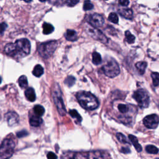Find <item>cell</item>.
I'll return each instance as SVG.
<instances>
[{
  "label": "cell",
  "instance_id": "obj_1",
  "mask_svg": "<svg viewBox=\"0 0 159 159\" xmlns=\"http://www.w3.org/2000/svg\"><path fill=\"white\" fill-rule=\"evenodd\" d=\"M30 52V43L28 39H21L15 43L8 44L4 47V52L13 58L21 59L28 55Z\"/></svg>",
  "mask_w": 159,
  "mask_h": 159
},
{
  "label": "cell",
  "instance_id": "obj_2",
  "mask_svg": "<svg viewBox=\"0 0 159 159\" xmlns=\"http://www.w3.org/2000/svg\"><path fill=\"white\" fill-rule=\"evenodd\" d=\"M77 98L80 104L84 109L93 110L99 106V101L98 99L90 92H79L77 95Z\"/></svg>",
  "mask_w": 159,
  "mask_h": 159
},
{
  "label": "cell",
  "instance_id": "obj_3",
  "mask_svg": "<svg viewBox=\"0 0 159 159\" xmlns=\"http://www.w3.org/2000/svg\"><path fill=\"white\" fill-rule=\"evenodd\" d=\"M52 97L59 113L61 116L65 115L67 111H66L65 106L62 98V94L60 88L57 83L55 84L54 89L52 90Z\"/></svg>",
  "mask_w": 159,
  "mask_h": 159
},
{
  "label": "cell",
  "instance_id": "obj_4",
  "mask_svg": "<svg viewBox=\"0 0 159 159\" xmlns=\"http://www.w3.org/2000/svg\"><path fill=\"white\" fill-rule=\"evenodd\" d=\"M58 46V42L56 41H50L39 44L38 52L42 58L48 59L51 57Z\"/></svg>",
  "mask_w": 159,
  "mask_h": 159
},
{
  "label": "cell",
  "instance_id": "obj_5",
  "mask_svg": "<svg viewBox=\"0 0 159 159\" xmlns=\"http://www.w3.org/2000/svg\"><path fill=\"white\" fill-rule=\"evenodd\" d=\"M101 70L107 77L109 78H114L120 73V68L117 62L111 59L108 60L102 67Z\"/></svg>",
  "mask_w": 159,
  "mask_h": 159
},
{
  "label": "cell",
  "instance_id": "obj_6",
  "mask_svg": "<svg viewBox=\"0 0 159 159\" xmlns=\"http://www.w3.org/2000/svg\"><path fill=\"white\" fill-rule=\"evenodd\" d=\"M15 143L10 139H4L0 149V159H9L14 153Z\"/></svg>",
  "mask_w": 159,
  "mask_h": 159
},
{
  "label": "cell",
  "instance_id": "obj_7",
  "mask_svg": "<svg viewBox=\"0 0 159 159\" xmlns=\"http://www.w3.org/2000/svg\"><path fill=\"white\" fill-rule=\"evenodd\" d=\"M133 98L137 101L141 108H147L150 103V98L148 93L144 89H139L135 91L133 95Z\"/></svg>",
  "mask_w": 159,
  "mask_h": 159
},
{
  "label": "cell",
  "instance_id": "obj_8",
  "mask_svg": "<svg viewBox=\"0 0 159 159\" xmlns=\"http://www.w3.org/2000/svg\"><path fill=\"white\" fill-rule=\"evenodd\" d=\"M85 30L86 33L96 41H100L101 42L106 44L108 41V38L99 29L93 27L91 25L88 24L85 26Z\"/></svg>",
  "mask_w": 159,
  "mask_h": 159
},
{
  "label": "cell",
  "instance_id": "obj_9",
  "mask_svg": "<svg viewBox=\"0 0 159 159\" xmlns=\"http://www.w3.org/2000/svg\"><path fill=\"white\" fill-rule=\"evenodd\" d=\"M87 21L90 25L94 28L102 27L104 24V19L102 15L98 13L89 15L87 17Z\"/></svg>",
  "mask_w": 159,
  "mask_h": 159
},
{
  "label": "cell",
  "instance_id": "obj_10",
  "mask_svg": "<svg viewBox=\"0 0 159 159\" xmlns=\"http://www.w3.org/2000/svg\"><path fill=\"white\" fill-rule=\"evenodd\" d=\"M143 123L144 126L149 129H156L159 124V117L157 114H151L145 117Z\"/></svg>",
  "mask_w": 159,
  "mask_h": 159
},
{
  "label": "cell",
  "instance_id": "obj_11",
  "mask_svg": "<svg viewBox=\"0 0 159 159\" xmlns=\"http://www.w3.org/2000/svg\"><path fill=\"white\" fill-rule=\"evenodd\" d=\"M4 119L8 122V125L10 126H14L16 125L19 122V116L14 111H10L4 115Z\"/></svg>",
  "mask_w": 159,
  "mask_h": 159
},
{
  "label": "cell",
  "instance_id": "obj_12",
  "mask_svg": "<svg viewBox=\"0 0 159 159\" xmlns=\"http://www.w3.org/2000/svg\"><path fill=\"white\" fill-rule=\"evenodd\" d=\"M119 14L122 17H124L127 19H132L133 18V12L131 9L129 8H122L119 9L118 10Z\"/></svg>",
  "mask_w": 159,
  "mask_h": 159
},
{
  "label": "cell",
  "instance_id": "obj_13",
  "mask_svg": "<svg viewBox=\"0 0 159 159\" xmlns=\"http://www.w3.org/2000/svg\"><path fill=\"white\" fill-rule=\"evenodd\" d=\"M65 37L70 41H76L78 39L77 33L75 30L72 29H68L65 34Z\"/></svg>",
  "mask_w": 159,
  "mask_h": 159
},
{
  "label": "cell",
  "instance_id": "obj_14",
  "mask_svg": "<svg viewBox=\"0 0 159 159\" xmlns=\"http://www.w3.org/2000/svg\"><path fill=\"white\" fill-rule=\"evenodd\" d=\"M25 96L26 99L30 102H34V101L36 99V93L32 88H29L25 91Z\"/></svg>",
  "mask_w": 159,
  "mask_h": 159
},
{
  "label": "cell",
  "instance_id": "obj_15",
  "mask_svg": "<svg viewBox=\"0 0 159 159\" xmlns=\"http://www.w3.org/2000/svg\"><path fill=\"white\" fill-rule=\"evenodd\" d=\"M43 121L41 117H39L37 116H33L30 117L29 119V123L30 126L33 127H39L42 124Z\"/></svg>",
  "mask_w": 159,
  "mask_h": 159
},
{
  "label": "cell",
  "instance_id": "obj_16",
  "mask_svg": "<svg viewBox=\"0 0 159 159\" xmlns=\"http://www.w3.org/2000/svg\"><path fill=\"white\" fill-rule=\"evenodd\" d=\"M129 139L131 140L132 144H133L137 151H138V152H140L141 151H142V146H141V145L139 144V143L138 142V139H137L135 136L130 134L129 135Z\"/></svg>",
  "mask_w": 159,
  "mask_h": 159
},
{
  "label": "cell",
  "instance_id": "obj_17",
  "mask_svg": "<svg viewBox=\"0 0 159 159\" xmlns=\"http://www.w3.org/2000/svg\"><path fill=\"white\" fill-rule=\"evenodd\" d=\"M42 28H43V34L45 35H48L52 33L54 30V28L52 24L47 23H44L42 25Z\"/></svg>",
  "mask_w": 159,
  "mask_h": 159
},
{
  "label": "cell",
  "instance_id": "obj_18",
  "mask_svg": "<svg viewBox=\"0 0 159 159\" xmlns=\"http://www.w3.org/2000/svg\"><path fill=\"white\" fill-rule=\"evenodd\" d=\"M147 67V64L145 62H139L135 64V67L138 69L140 75H143L145 73Z\"/></svg>",
  "mask_w": 159,
  "mask_h": 159
},
{
  "label": "cell",
  "instance_id": "obj_19",
  "mask_svg": "<svg viewBox=\"0 0 159 159\" xmlns=\"http://www.w3.org/2000/svg\"><path fill=\"white\" fill-rule=\"evenodd\" d=\"M44 68L41 65H37L35 66L32 71V74L35 77H41L44 73Z\"/></svg>",
  "mask_w": 159,
  "mask_h": 159
},
{
  "label": "cell",
  "instance_id": "obj_20",
  "mask_svg": "<svg viewBox=\"0 0 159 159\" xmlns=\"http://www.w3.org/2000/svg\"><path fill=\"white\" fill-rule=\"evenodd\" d=\"M92 62L95 65H100L102 62V58L99 53L94 52L92 55Z\"/></svg>",
  "mask_w": 159,
  "mask_h": 159
},
{
  "label": "cell",
  "instance_id": "obj_21",
  "mask_svg": "<svg viewBox=\"0 0 159 159\" xmlns=\"http://www.w3.org/2000/svg\"><path fill=\"white\" fill-rule=\"evenodd\" d=\"M34 111L35 114H36V116L41 117L45 113V109H44L42 106L37 104L34 107Z\"/></svg>",
  "mask_w": 159,
  "mask_h": 159
},
{
  "label": "cell",
  "instance_id": "obj_22",
  "mask_svg": "<svg viewBox=\"0 0 159 159\" xmlns=\"http://www.w3.org/2000/svg\"><path fill=\"white\" fill-rule=\"evenodd\" d=\"M69 113L73 119H75V120L78 122H81L82 121V118L81 116L80 115V114L78 113L76 109H71L69 111Z\"/></svg>",
  "mask_w": 159,
  "mask_h": 159
},
{
  "label": "cell",
  "instance_id": "obj_23",
  "mask_svg": "<svg viewBox=\"0 0 159 159\" xmlns=\"http://www.w3.org/2000/svg\"><path fill=\"white\" fill-rule=\"evenodd\" d=\"M19 85L21 88H25L28 85V78L25 75H22L19 78L18 80Z\"/></svg>",
  "mask_w": 159,
  "mask_h": 159
},
{
  "label": "cell",
  "instance_id": "obj_24",
  "mask_svg": "<svg viewBox=\"0 0 159 159\" xmlns=\"http://www.w3.org/2000/svg\"><path fill=\"white\" fill-rule=\"evenodd\" d=\"M125 36H126V41L129 44H133L135 42V37L134 35H132L131 33L129 30H127V31H126Z\"/></svg>",
  "mask_w": 159,
  "mask_h": 159
},
{
  "label": "cell",
  "instance_id": "obj_25",
  "mask_svg": "<svg viewBox=\"0 0 159 159\" xmlns=\"http://www.w3.org/2000/svg\"><path fill=\"white\" fill-rule=\"evenodd\" d=\"M75 82H76V79L74 77L68 76V77H67V78L65 80L64 83L67 86L72 87V86H73Z\"/></svg>",
  "mask_w": 159,
  "mask_h": 159
},
{
  "label": "cell",
  "instance_id": "obj_26",
  "mask_svg": "<svg viewBox=\"0 0 159 159\" xmlns=\"http://www.w3.org/2000/svg\"><path fill=\"white\" fill-rule=\"evenodd\" d=\"M145 151L149 153L157 154L158 152V149L153 145H148L145 147Z\"/></svg>",
  "mask_w": 159,
  "mask_h": 159
},
{
  "label": "cell",
  "instance_id": "obj_27",
  "mask_svg": "<svg viewBox=\"0 0 159 159\" xmlns=\"http://www.w3.org/2000/svg\"><path fill=\"white\" fill-rule=\"evenodd\" d=\"M151 77L153 81V85L154 86H159V73L153 72L151 73Z\"/></svg>",
  "mask_w": 159,
  "mask_h": 159
},
{
  "label": "cell",
  "instance_id": "obj_28",
  "mask_svg": "<svg viewBox=\"0 0 159 159\" xmlns=\"http://www.w3.org/2000/svg\"><path fill=\"white\" fill-rule=\"evenodd\" d=\"M116 138L119 142L122 143V144H129V142L128 141L127 139L126 138V137L124 134H122V133H117Z\"/></svg>",
  "mask_w": 159,
  "mask_h": 159
},
{
  "label": "cell",
  "instance_id": "obj_29",
  "mask_svg": "<svg viewBox=\"0 0 159 159\" xmlns=\"http://www.w3.org/2000/svg\"><path fill=\"white\" fill-rule=\"evenodd\" d=\"M108 19L110 22L114 24H118L119 21V18L118 15L115 12H111L108 16Z\"/></svg>",
  "mask_w": 159,
  "mask_h": 159
},
{
  "label": "cell",
  "instance_id": "obj_30",
  "mask_svg": "<svg viewBox=\"0 0 159 159\" xmlns=\"http://www.w3.org/2000/svg\"><path fill=\"white\" fill-rule=\"evenodd\" d=\"M118 109L120 113L122 114H125L127 113L128 111H129V106L127 105L124 104H119L118 105Z\"/></svg>",
  "mask_w": 159,
  "mask_h": 159
},
{
  "label": "cell",
  "instance_id": "obj_31",
  "mask_svg": "<svg viewBox=\"0 0 159 159\" xmlns=\"http://www.w3.org/2000/svg\"><path fill=\"white\" fill-rule=\"evenodd\" d=\"M93 4L90 1H86L84 3V5H83V10L84 11H89L92 10L93 8Z\"/></svg>",
  "mask_w": 159,
  "mask_h": 159
},
{
  "label": "cell",
  "instance_id": "obj_32",
  "mask_svg": "<svg viewBox=\"0 0 159 159\" xmlns=\"http://www.w3.org/2000/svg\"><path fill=\"white\" fill-rule=\"evenodd\" d=\"M17 138H24V137L28 135V132L25 131V130H23V131H21L18 132H17L16 134Z\"/></svg>",
  "mask_w": 159,
  "mask_h": 159
},
{
  "label": "cell",
  "instance_id": "obj_33",
  "mask_svg": "<svg viewBox=\"0 0 159 159\" xmlns=\"http://www.w3.org/2000/svg\"><path fill=\"white\" fill-rule=\"evenodd\" d=\"M78 3V1H74V0H68V1H65V3L67 4V5L68 6H73Z\"/></svg>",
  "mask_w": 159,
  "mask_h": 159
},
{
  "label": "cell",
  "instance_id": "obj_34",
  "mask_svg": "<svg viewBox=\"0 0 159 159\" xmlns=\"http://www.w3.org/2000/svg\"><path fill=\"white\" fill-rule=\"evenodd\" d=\"M47 159H57V157L54 153L52 152H48L47 155Z\"/></svg>",
  "mask_w": 159,
  "mask_h": 159
},
{
  "label": "cell",
  "instance_id": "obj_35",
  "mask_svg": "<svg viewBox=\"0 0 159 159\" xmlns=\"http://www.w3.org/2000/svg\"><path fill=\"white\" fill-rule=\"evenodd\" d=\"M119 3L120 4L121 6H128V4H129V1H127V0H120V1H119Z\"/></svg>",
  "mask_w": 159,
  "mask_h": 159
},
{
  "label": "cell",
  "instance_id": "obj_36",
  "mask_svg": "<svg viewBox=\"0 0 159 159\" xmlns=\"http://www.w3.org/2000/svg\"><path fill=\"white\" fill-rule=\"evenodd\" d=\"M121 152L124 153H129L131 152V150L128 147H122L121 149Z\"/></svg>",
  "mask_w": 159,
  "mask_h": 159
},
{
  "label": "cell",
  "instance_id": "obj_37",
  "mask_svg": "<svg viewBox=\"0 0 159 159\" xmlns=\"http://www.w3.org/2000/svg\"><path fill=\"white\" fill-rule=\"evenodd\" d=\"M8 27V25L5 23H1V35L3 34V32L4 30H5V29L7 28Z\"/></svg>",
  "mask_w": 159,
  "mask_h": 159
},
{
  "label": "cell",
  "instance_id": "obj_38",
  "mask_svg": "<svg viewBox=\"0 0 159 159\" xmlns=\"http://www.w3.org/2000/svg\"><path fill=\"white\" fill-rule=\"evenodd\" d=\"M156 159H159V158H156Z\"/></svg>",
  "mask_w": 159,
  "mask_h": 159
}]
</instances>
